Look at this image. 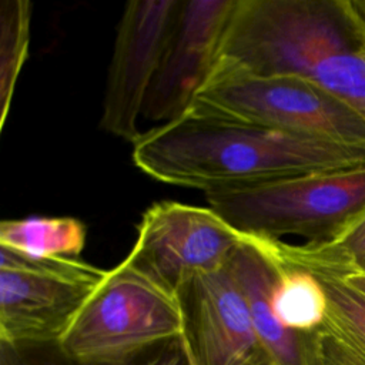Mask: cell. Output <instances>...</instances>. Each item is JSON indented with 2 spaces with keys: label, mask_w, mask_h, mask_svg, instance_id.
Returning a JSON list of instances; mask_svg holds the SVG:
<instances>
[{
  "label": "cell",
  "mask_w": 365,
  "mask_h": 365,
  "mask_svg": "<svg viewBox=\"0 0 365 365\" xmlns=\"http://www.w3.org/2000/svg\"><path fill=\"white\" fill-rule=\"evenodd\" d=\"M131 158L157 181L208 192L365 167V145L188 111L141 133Z\"/></svg>",
  "instance_id": "6da1fadb"
},
{
  "label": "cell",
  "mask_w": 365,
  "mask_h": 365,
  "mask_svg": "<svg viewBox=\"0 0 365 365\" xmlns=\"http://www.w3.org/2000/svg\"><path fill=\"white\" fill-rule=\"evenodd\" d=\"M364 63L336 0H237L217 66L301 77L335 94Z\"/></svg>",
  "instance_id": "7a4b0ae2"
},
{
  "label": "cell",
  "mask_w": 365,
  "mask_h": 365,
  "mask_svg": "<svg viewBox=\"0 0 365 365\" xmlns=\"http://www.w3.org/2000/svg\"><path fill=\"white\" fill-rule=\"evenodd\" d=\"M208 207L237 231L268 240H331L365 210V167L298 175L204 192Z\"/></svg>",
  "instance_id": "3957f363"
},
{
  "label": "cell",
  "mask_w": 365,
  "mask_h": 365,
  "mask_svg": "<svg viewBox=\"0 0 365 365\" xmlns=\"http://www.w3.org/2000/svg\"><path fill=\"white\" fill-rule=\"evenodd\" d=\"M188 111L365 145V114L301 77L215 67Z\"/></svg>",
  "instance_id": "277c9868"
},
{
  "label": "cell",
  "mask_w": 365,
  "mask_h": 365,
  "mask_svg": "<svg viewBox=\"0 0 365 365\" xmlns=\"http://www.w3.org/2000/svg\"><path fill=\"white\" fill-rule=\"evenodd\" d=\"M181 335L177 297L123 259L108 269L61 345L84 364H98Z\"/></svg>",
  "instance_id": "5b68a950"
},
{
  "label": "cell",
  "mask_w": 365,
  "mask_h": 365,
  "mask_svg": "<svg viewBox=\"0 0 365 365\" xmlns=\"http://www.w3.org/2000/svg\"><path fill=\"white\" fill-rule=\"evenodd\" d=\"M107 272L0 247V341L61 342Z\"/></svg>",
  "instance_id": "8992f818"
},
{
  "label": "cell",
  "mask_w": 365,
  "mask_h": 365,
  "mask_svg": "<svg viewBox=\"0 0 365 365\" xmlns=\"http://www.w3.org/2000/svg\"><path fill=\"white\" fill-rule=\"evenodd\" d=\"M245 234L211 207L160 201L148 207L124 261L158 287L177 294L200 272L228 265Z\"/></svg>",
  "instance_id": "52a82bcc"
},
{
  "label": "cell",
  "mask_w": 365,
  "mask_h": 365,
  "mask_svg": "<svg viewBox=\"0 0 365 365\" xmlns=\"http://www.w3.org/2000/svg\"><path fill=\"white\" fill-rule=\"evenodd\" d=\"M237 0H180L143 117L168 123L188 113L211 77Z\"/></svg>",
  "instance_id": "ba28073f"
},
{
  "label": "cell",
  "mask_w": 365,
  "mask_h": 365,
  "mask_svg": "<svg viewBox=\"0 0 365 365\" xmlns=\"http://www.w3.org/2000/svg\"><path fill=\"white\" fill-rule=\"evenodd\" d=\"M180 0H131L117 26L100 127L134 143L150 86Z\"/></svg>",
  "instance_id": "9c48e42d"
},
{
  "label": "cell",
  "mask_w": 365,
  "mask_h": 365,
  "mask_svg": "<svg viewBox=\"0 0 365 365\" xmlns=\"http://www.w3.org/2000/svg\"><path fill=\"white\" fill-rule=\"evenodd\" d=\"M182 341L197 365H274L228 265L195 274L175 294Z\"/></svg>",
  "instance_id": "30bf717a"
},
{
  "label": "cell",
  "mask_w": 365,
  "mask_h": 365,
  "mask_svg": "<svg viewBox=\"0 0 365 365\" xmlns=\"http://www.w3.org/2000/svg\"><path fill=\"white\" fill-rule=\"evenodd\" d=\"M241 288L255 332L274 365H307L305 335L287 329L271 307L278 264L264 238L245 235L228 262Z\"/></svg>",
  "instance_id": "8fae6325"
},
{
  "label": "cell",
  "mask_w": 365,
  "mask_h": 365,
  "mask_svg": "<svg viewBox=\"0 0 365 365\" xmlns=\"http://www.w3.org/2000/svg\"><path fill=\"white\" fill-rule=\"evenodd\" d=\"M311 272L325 289L328 311L321 327L304 334L307 365H365V295L336 274Z\"/></svg>",
  "instance_id": "7c38bea8"
},
{
  "label": "cell",
  "mask_w": 365,
  "mask_h": 365,
  "mask_svg": "<svg viewBox=\"0 0 365 365\" xmlns=\"http://www.w3.org/2000/svg\"><path fill=\"white\" fill-rule=\"evenodd\" d=\"M264 240L282 264L336 275L365 274V210L325 242L295 245L281 240Z\"/></svg>",
  "instance_id": "4fadbf2b"
},
{
  "label": "cell",
  "mask_w": 365,
  "mask_h": 365,
  "mask_svg": "<svg viewBox=\"0 0 365 365\" xmlns=\"http://www.w3.org/2000/svg\"><path fill=\"white\" fill-rule=\"evenodd\" d=\"M87 230L73 217H26L0 224V247L38 258H77Z\"/></svg>",
  "instance_id": "5bb4252c"
},
{
  "label": "cell",
  "mask_w": 365,
  "mask_h": 365,
  "mask_svg": "<svg viewBox=\"0 0 365 365\" xmlns=\"http://www.w3.org/2000/svg\"><path fill=\"white\" fill-rule=\"evenodd\" d=\"M277 264L278 275L271 291V307L277 319L287 329L298 334L315 331L328 311V299L321 281L308 269L287 265L278 259Z\"/></svg>",
  "instance_id": "9a60e30c"
},
{
  "label": "cell",
  "mask_w": 365,
  "mask_h": 365,
  "mask_svg": "<svg viewBox=\"0 0 365 365\" xmlns=\"http://www.w3.org/2000/svg\"><path fill=\"white\" fill-rule=\"evenodd\" d=\"M31 3L3 0L0 3V130H3L13 93L29 51Z\"/></svg>",
  "instance_id": "2e32d148"
},
{
  "label": "cell",
  "mask_w": 365,
  "mask_h": 365,
  "mask_svg": "<svg viewBox=\"0 0 365 365\" xmlns=\"http://www.w3.org/2000/svg\"><path fill=\"white\" fill-rule=\"evenodd\" d=\"M0 365H87L68 354L61 342H3Z\"/></svg>",
  "instance_id": "e0dca14e"
},
{
  "label": "cell",
  "mask_w": 365,
  "mask_h": 365,
  "mask_svg": "<svg viewBox=\"0 0 365 365\" xmlns=\"http://www.w3.org/2000/svg\"><path fill=\"white\" fill-rule=\"evenodd\" d=\"M87 365H191V361L182 338L178 336L106 362Z\"/></svg>",
  "instance_id": "ac0fdd59"
},
{
  "label": "cell",
  "mask_w": 365,
  "mask_h": 365,
  "mask_svg": "<svg viewBox=\"0 0 365 365\" xmlns=\"http://www.w3.org/2000/svg\"><path fill=\"white\" fill-rule=\"evenodd\" d=\"M336 4L354 38L365 50V0H336Z\"/></svg>",
  "instance_id": "d6986e66"
},
{
  "label": "cell",
  "mask_w": 365,
  "mask_h": 365,
  "mask_svg": "<svg viewBox=\"0 0 365 365\" xmlns=\"http://www.w3.org/2000/svg\"><path fill=\"white\" fill-rule=\"evenodd\" d=\"M338 277H341L354 289H356L365 295V274H345V275H338Z\"/></svg>",
  "instance_id": "ffe728a7"
},
{
  "label": "cell",
  "mask_w": 365,
  "mask_h": 365,
  "mask_svg": "<svg viewBox=\"0 0 365 365\" xmlns=\"http://www.w3.org/2000/svg\"><path fill=\"white\" fill-rule=\"evenodd\" d=\"M187 354H188V352H187ZM188 356H190V354H188ZM190 361H191V365H197V364L192 361V358H191V356H190Z\"/></svg>",
  "instance_id": "44dd1931"
}]
</instances>
